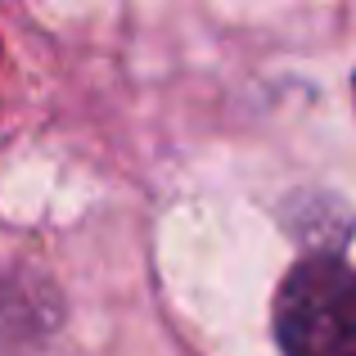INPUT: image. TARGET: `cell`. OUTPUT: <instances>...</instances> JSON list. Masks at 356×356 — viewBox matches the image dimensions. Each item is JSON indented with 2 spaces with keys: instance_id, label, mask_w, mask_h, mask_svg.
I'll return each mask as SVG.
<instances>
[{
  "instance_id": "obj_1",
  "label": "cell",
  "mask_w": 356,
  "mask_h": 356,
  "mask_svg": "<svg viewBox=\"0 0 356 356\" xmlns=\"http://www.w3.org/2000/svg\"><path fill=\"white\" fill-rule=\"evenodd\" d=\"M284 356H356V270L334 252H307L275 293Z\"/></svg>"
},
{
  "instance_id": "obj_2",
  "label": "cell",
  "mask_w": 356,
  "mask_h": 356,
  "mask_svg": "<svg viewBox=\"0 0 356 356\" xmlns=\"http://www.w3.org/2000/svg\"><path fill=\"white\" fill-rule=\"evenodd\" d=\"M352 86H356V77H352Z\"/></svg>"
}]
</instances>
